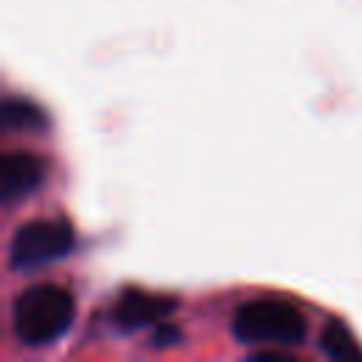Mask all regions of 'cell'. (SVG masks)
Listing matches in <instances>:
<instances>
[{
    "instance_id": "5",
    "label": "cell",
    "mask_w": 362,
    "mask_h": 362,
    "mask_svg": "<svg viewBox=\"0 0 362 362\" xmlns=\"http://www.w3.org/2000/svg\"><path fill=\"white\" fill-rule=\"evenodd\" d=\"M173 300L164 297H153L147 291H124L119 297V303L113 305V322L122 331H136V328H147L156 320H161L167 311H173Z\"/></svg>"
},
{
    "instance_id": "2",
    "label": "cell",
    "mask_w": 362,
    "mask_h": 362,
    "mask_svg": "<svg viewBox=\"0 0 362 362\" xmlns=\"http://www.w3.org/2000/svg\"><path fill=\"white\" fill-rule=\"evenodd\" d=\"M232 334L243 345H300L308 334V322L288 300L260 297L235 311Z\"/></svg>"
},
{
    "instance_id": "6",
    "label": "cell",
    "mask_w": 362,
    "mask_h": 362,
    "mask_svg": "<svg viewBox=\"0 0 362 362\" xmlns=\"http://www.w3.org/2000/svg\"><path fill=\"white\" fill-rule=\"evenodd\" d=\"M320 342H322V351L331 359H362V348H359L356 337L337 320L325 322V328L320 334Z\"/></svg>"
},
{
    "instance_id": "3",
    "label": "cell",
    "mask_w": 362,
    "mask_h": 362,
    "mask_svg": "<svg viewBox=\"0 0 362 362\" xmlns=\"http://www.w3.org/2000/svg\"><path fill=\"white\" fill-rule=\"evenodd\" d=\"M74 249V229L68 221L45 218L20 226L8 246V263L14 272H34Z\"/></svg>"
},
{
    "instance_id": "1",
    "label": "cell",
    "mask_w": 362,
    "mask_h": 362,
    "mask_svg": "<svg viewBox=\"0 0 362 362\" xmlns=\"http://www.w3.org/2000/svg\"><path fill=\"white\" fill-rule=\"evenodd\" d=\"M74 294L54 283H37L23 288L11 305V328L23 345L40 348L59 339L74 322Z\"/></svg>"
},
{
    "instance_id": "4",
    "label": "cell",
    "mask_w": 362,
    "mask_h": 362,
    "mask_svg": "<svg viewBox=\"0 0 362 362\" xmlns=\"http://www.w3.org/2000/svg\"><path fill=\"white\" fill-rule=\"evenodd\" d=\"M42 161L31 153H8L0 164V198L3 204H14L31 195L42 184Z\"/></svg>"
},
{
    "instance_id": "7",
    "label": "cell",
    "mask_w": 362,
    "mask_h": 362,
    "mask_svg": "<svg viewBox=\"0 0 362 362\" xmlns=\"http://www.w3.org/2000/svg\"><path fill=\"white\" fill-rule=\"evenodd\" d=\"M3 124L8 130H25V127H40L42 116L34 105L23 102V99H6L3 105Z\"/></svg>"
}]
</instances>
